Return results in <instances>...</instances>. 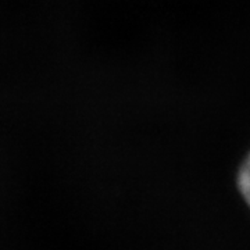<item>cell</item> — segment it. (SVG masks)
<instances>
[{
	"mask_svg": "<svg viewBox=\"0 0 250 250\" xmlns=\"http://www.w3.org/2000/svg\"><path fill=\"white\" fill-rule=\"evenodd\" d=\"M238 185L241 189V193L246 203L250 206V154L245 163L242 164L239 177H238Z\"/></svg>",
	"mask_w": 250,
	"mask_h": 250,
	"instance_id": "obj_1",
	"label": "cell"
}]
</instances>
